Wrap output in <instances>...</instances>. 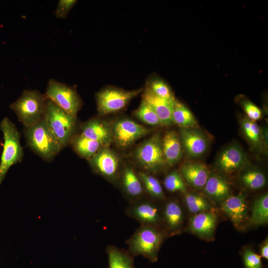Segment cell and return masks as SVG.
Masks as SVG:
<instances>
[{
	"instance_id": "6da1fadb",
	"label": "cell",
	"mask_w": 268,
	"mask_h": 268,
	"mask_svg": "<svg viewBox=\"0 0 268 268\" xmlns=\"http://www.w3.org/2000/svg\"><path fill=\"white\" fill-rule=\"evenodd\" d=\"M28 146L44 160L51 162L63 147L43 119L36 124L24 127Z\"/></svg>"
},
{
	"instance_id": "7a4b0ae2",
	"label": "cell",
	"mask_w": 268,
	"mask_h": 268,
	"mask_svg": "<svg viewBox=\"0 0 268 268\" xmlns=\"http://www.w3.org/2000/svg\"><path fill=\"white\" fill-rule=\"evenodd\" d=\"M164 238L157 226L141 225L127 241L128 253L132 256H142L154 262Z\"/></svg>"
},
{
	"instance_id": "3957f363",
	"label": "cell",
	"mask_w": 268,
	"mask_h": 268,
	"mask_svg": "<svg viewBox=\"0 0 268 268\" xmlns=\"http://www.w3.org/2000/svg\"><path fill=\"white\" fill-rule=\"evenodd\" d=\"M46 100L45 95L37 90H25L9 107L24 127H28L43 119Z\"/></svg>"
},
{
	"instance_id": "277c9868",
	"label": "cell",
	"mask_w": 268,
	"mask_h": 268,
	"mask_svg": "<svg viewBox=\"0 0 268 268\" xmlns=\"http://www.w3.org/2000/svg\"><path fill=\"white\" fill-rule=\"evenodd\" d=\"M43 119L63 148L69 144L77 127L73 117L47 98Z\"/></svg>"
},
{
	"instance_id": "5b68a950",
	"label": "cell",
	"mask_w": 268,
	"mask_h": 268,
	"mask_svg": "<svg viewBox=\"0 0 268 268\" xmlns=\"http://www.w3.org/2000/svg\"><path fill=\"white\" fill-rule=\"evenodd\" d=\"M0 129L4 138L0 162V185L10 167L22 160L23 151L20 142V134L15 125L7 118L1 122Z\"/></svg>"
},
{
	"instance_id": "8992f818",
	"label": "cell",
	"mask_w": 268,
	"mask_h": 268,
	"mask_svg": "<svg viewBox=\"0 0 268 268\" xmlns=\"http://www.w3.org/2000/svg\"><path fill=\"white\" fill-rule=\"evenodd\" d=\"M45 96L67 113L75 117H76L82 105V101L74 87L54 79L49 80Z\"/></svg>"
},
{
	"instance_id": "52a82bcc",
	"label": "cell",
	"mask_w": 268,
	"mask_h": 268,
	"mask_svg": "<svg viewBox=\"0 0 268 268\" xmlns=\"http://www.w3.org/2000/svg\"><path fill=\"white\" fill-rule=\"evenodd\" d=\"M135 158L139 166L148 172H155L162 169L166 163L160 135L156 134L140 144L136 149Z\"/></svg>"
},
{
	"instance_id": "ba28073f",
	"label": "cell",
	"mask_w": 268,
	"mask_h": 268,
	"mask_svg": "<svg viewBox=\"0 0 268 268\" xmlns=\"http://www.w3.org/2000/svg\"><path fill=\"white\" fill-rule=\"evenodd\" d=\"M141 91L142 88L132 91L116 88L103 89L96 96L97 110L102 115L119 111L124 108Z\"/></svg>"
},
{
	"instance_id": "9c48e42d",
	"label": "cell",
	"mask_w": 268,
	"mask_h": 268,
	"mask_svg": "<svg viewBox=\"0 0 268 268\" xmlns=\"http://www.w3.org/2000/svg\"><path fill=\"white\" fill-rule=\"evenodd\" d=\"M111 128L113 140L121 148L131 146L149 132L148 129L129 119L118 120Z\"/></svg>"
},
{
	"instance_id": "30bf717a",
	"label": "cell",
	"mask_w": 268,
	"mask_h": 268,
	"mask_svg": "<svg viewBox=\"0 0 268 268\" xmlns=\"http://www.w3.org/2000/svg\"><path fill=\"white\" fill-rule=\"evenodd\" d=\"M90 165L98 174L110 181L117 179L119 160L116 154L105 146L89 159Z\"/></svg>"
},
{
	"instance_id": "8fae6325",
	"label": "cell",
	"mask_w": 268,
	"mask_h": 268,
	"mask_svg": "<svg viewBox=\"0 0 268 268\" xmlns=\"http://www.w3.org/2000/svg\"><path fill=\"white\" fill-rule=\"evenodd\" d=\"M126 214L141 225L158 227L160 221L159 209L155 204L148 200H139L132 202L126 209Z\"/></svg>"
},
{
	"instance_id": "7c38bea8",
	"label": "cell",
	"mask_w": 268,
	"mask_h": 268,
	"mask_svg": "<svg viewBox=\"0 0 268 268\" xmlns=\"http://www.w3.org/2000/svg\"><path fill=\"white\" fill-rule=\"evenodd\" d=\"M179 137L183 148L190 157L202 155L207 148L206 136L197 128H181Z\"/></svg>"
},
{
	"instance_id": "4fadbf2b",
	"label": "cell",
	"mask_w": 268,
	"mask_h": 268,
	"mask_svg": "<svg viewBox=\"0 0 268 268\" xmlns=\"http://www.w3.org/2000/svg\"><path fill=\"white\" fill-rule=\"evenodd\" d=\"M247 162V157L242 148L235 144L225 147L219 154L216 166L221 172L230 174L242 168Z\"/></svg>"
},
{
	"instance_id": "5bb4252c",
	"label": "cell",
	"mask_w": 268,
	"mask_h": 268,
	"mask_svg": "<svg viewBox=\"0 0 268 268\" xmlns=\"http://www.w3.org/2000/svg\"><path fill=\"white\" fill-rule=\"evenodd\" d=\"M221 208L235 225L241 224L248 218V206L243 193L229 196L222 202Z\"/></svg>"
},
{
	"instance_id": "9a60e30c",
	"label": "cell",
	"mask_w": 268,
	"mask_h": 268,
	"mask_svg": "<svg viewBox=\"0 0 268 268\" xmlns=\"http://www.w3.org/2000/svg\"><path fill=\"white\" fill-rule=\"evenodd\" d=\"M142 100L147 102L154 110L162 125H170L173 123L172 110L174 100L169 101L154 94L147 86L142 94Z\"/></svg>"
},
{
	"instance_id": "2e32d148",
	"label": "cell",
	"mask_w": 268,
	"mask_h": 268,
	"mask_svg": "<svg viewBox=\"0 0 268 268\" xmlns=\"http://www.w3.org/2000/svg\"><path fill=\"white\" fill-rule=\"evenodd\" d=\"M80 134L98 141L105 146L113 140L111 127L97 119H91L82 125Z\"/></svg>"
},
{
	"instance_id": "e0dca14e",
	"label": "cell",
	"mask_w": 268,
	"mask_h": 268,
	"mask_svg": "<svg viewBox=\"0 0 268 268\" xmlns=\"http://www.w3.org/2000/svg\"><path fill=\"white\" fill-rule=\"evenodd\" d=\"M180 175L187 183L193 188H203L209 175L207 166L201 163L190 162L180 169Z\"/></svg>"
},
{
	"instance_id": "ac0fdd59",
	"label": "cell",
	"mask_w": 268,
	"mask_h": 268,
	"mask_svg": "<svg viewBox=\"0 0 268 268\" xmlns=\"http://www.w3.org/2000/svg\"><path fill=\"white\" fill-rule=\"evenodd\" d=\"M162 147L166 164L173 166L181 159L183 147L180 137L175 131L165 133L162 138Z\"/></svg>"
},
{
	"instance_id": "d6986e66",
	"label": "cell",
	"mask_w": 268,
	"mask_h": 268,
	"mask_svg": "<svg viewBox=\"0 0 268 268\" xmlns=\"http://www.w3.org/2000/svg\"><path fill=\"white\" fill-rule=\"evenodd\" d=\"M217 221L216 214L210 211L195 214L190 221L191 230L199 236H211L214 231Z\"/></svg>"
},
{
	"instance_id": "ffe728a7",
	"label": "cell",
	"mask_w": 268,
	"mask_h": 268,
	"mask_svg": "<svg viewBox=\"0 0 268 268\" xmlns=\"http://www.w3.org/2000/svg\"><path fill=\"white\" fill-rule=\"evenodd\" d=\"M203 190L205 195L211 199L222 202L229 196L230 187L225 178L213 173L209 175Z\"/></svg>"
},
{
	"instance_id": "44dd1931",
	"label": "cell",
	"mask_w": 268,
	"mask_h": 268,
	"mask_svg": "<svg viewBox=\"0 0 268 268\" xmlns=\"http://www.w3.org/2000/svg\"><path fill=\"white\" fill-rule=\"evenodd\" d=\"M123 190L132 202L140 200L144 188L138 175L130 167L124 169L122 176Z\"/></svg>"
},
{
	"instance_id": "7402d4cb",
	"label": "cell",
	"mask_w": 268,
	"mask_h": 268,
	"mask_svg": "<svg viewBox=\"0 0 268 268\" xmlns=\"http://www.w3.org/2000/svg\"><path fill=\"white\" fill-rule=\"evenodd\" d=\"M69 143L78 155L88 160L105 146L101 143L85 137L80 134L75 135Z\"/></svg>"
},
{
	"instance_id": "603a6c76",
	"label": "cell",
	"mask_w": 268,
	"mask_h": 268,
	"mask_svg": "<svg viewBox=\"0 0 268 268\" xmlns=\"http://www.w3.org/2000/svg\"><path fill=\"white\" fill-rule=\"evenodd\" d=\"M164 219L169 230L177 232L181 227L183 220V213L181 206L176 201H168L163 210Z\"/></svg>"
},
{
	"instance_id": "cb8c5ba5",
	"label": "cell",
	"mask_w": 268,
	"mask_h": 268,
	"mask_svg": "<svg viewBox=\"0 0 268 268\" xmlns=\"http://www.w3.org/2000/svg\"><path fill=\"white\" fill-rule=\"evenodd\" d=\"M172 120L181 128H198V124L191 111L183 104L174 101L172 110Z\"/></svg>"
},
{
	"instance_id": "d4e9b609",
	"label": "cell",
	"mask_w": 268,
	"mask_h": 268,
	"mask_svg": "<svg viewBox=\"0 0 268 268\" xmlns=\"http://www.w3.org/2000/svg\"><path fill=\"white\" fill-rule=\"evenodd\" d=\"M241 127L244 134L252 146L261 149L264 145L267 146L264 138L263 131L255 122L245 117L242 120Z\"/></svg>"
},
{
	"instance_id": "484cf974",
	"label": "cell",
	"mask_w": 268,
	"mask_h": 268,
	"mask_svg": "<svg viewBox=\"0 0 268 268\" xmlns=\"http://www.w3.org/2000/svg\"><path fill=\"white\" fill-rule=\"evenodd\" d=\"M109 268H134L132 256L114 246L107 247Z\"/></svg>"
},
{
	"instance_id": "4316f807",
	"label": "cell",
	"mask_w": 268,
	"mask_h": 268,
	"mask_svg": "<svg viewBox=\"0 0 268 268\" xmlns=\"http://www.w3.org/2000/svg\"><path fill=\"white\" fill-rule=\"evenodd\" d=\"M268 221V195L266 193L255 201L250 222L253 225H263Z\"/></svg>"
},
{
	"instance_id": "83f0119b",
	"label": "cell",
	"mask_w": 268,
	"mask_h": 268,
	"mask_svg": "<svg viewBox=\"0 0 268 268\" xmlns=\"http://www.w3.org/2000/svg\"><path fill=\"white\" fill-rule=\"evenodd\" d=\"M138 177L143 185L144 189L153 198L164 199L163 188L159 181L154 176L144 172H139Z\"/></svg>"
},
{
	"instance_id": "f1b7e54d",
	"label": "cell",
	"mask_w": 268,
	"mask_h": 268,
	"mask_svg": "<svg viewBox=\"0 0 268 268\" xmlns=\"http://www.w3.org/2000/svg\"><path fill=\"white\" fill-rule=\"evenodd\" d=\"M240 179L248 188L256 190L265 186L266 178L263 172L256 169L248 170L241 174Z\"/></svg>"
},
{
	"instance_id": "f546056e",
	"label": "cell",
	"mask_w": 268,
	"mask_h": 268,
	"mask_svg": "<svg viewBox=\"0 0 268 268\" xmlns=\"http://www.w3.org/2000/svg\"><path fill=\"white\" fill-rule=\"evenodd\" d=\"M185 201L188 210L193 213L209 211L212 208V206L208 201L198 194H186Z\"/></svg>"
},
{
	"instance_id": "4dcf8cb0",
	"label": "cell",
	"mask_w": 268,
	"mask_h": 268,
	"mask_svg": "<svg viewBox=\"0 0 268 268\" xmlns=\"http://www.w3.org/2000/svg\"><path fill=\"white\" fill-rule=\"evenodd\" d=\"M134 115L143 122L151 126L162 125L161 121L153 108L142 99Z\"/></svg>"
},
{
	"instance_id": "1f68e13d",
	"label": "cell",
	"mask_w": 268,
	"mask_h": 268,
	"mask_svg": "<svg viewBox=\"0 0 268 268\" xmlns=\"http://www.w3.org/2000/svg\"><path fill=\"white\" fill-rule=\"evenodd\" d=\"M156 96L169 100L175 99L169 86L162 79L156 77L150 79L146 86Z\"/></svg>"
},
{
	"instance_id": "d6a6232c",
	"label": "cell",
	"mask_w": 268,
	"mask_h": 268,
	"mask_svg": "<svg viewBox=\"0 0 268 268\" xmlns=\"http://www.w3.org/2000/svg\"><path fill=\"white\" fill-rule=\"evenodd\" d=\"M163 183L165 189L170 192H186L187 188L184 180L177 171H173L168 174L165 177Z\"/></svg>"
},
{
	"instance_id": "836d02e7",
	"label": "cell",
	"mask_w": 268,
	"mask_h": 268,
	"mask_svg": "<svg viewBox=\"0 0 268 268\" xmlns=\"http://www.w3.org/2000/svg\"><path fill=\"white\" fill-rule=\"evenodd\" d=\"M246 268H262L261 257L250 249H246L243 255Z\"/></svg>"
},
{
	"instance_id": "e575fe53",
	"label": "cell",
	"mask_w": 268,
	"mask_h": 268,
	"mask_svg": "<svg viewBox=\"0 0 268 268\" xmlns=\"http://www.w3.org/2000/svg\"><path fill=\"white\" fill-rule=\"evenodd\" d=\"M241 105L247 118L250 120L255 122L261 118V110L250 101L247 99L243 100L241 101Z\"/></svg>"
},
{
	"instance_id": "d590c367",
	"label": "cell",
	"mask_w": 268,
	"mask_h": 268,
	"mask_svg": "<svg viewBox=\"0 0 268 268\" xmlns=\"http://www.w3.org/2000/svg\"><path fill=\"white\" fill-rule=\"evenodd\" d=\"M77 2L75 0H60L55 11V16L58 18H66L68 13Z\"/></svg>"
},
{
	"instance_id": "8d00e7d4",
	"label": "cell",
	"mask_w": 268,
	"mask_h": 268,
	"mask_svg": "<svg viewBox=\"0 0 268 268\" xmlns=\"http://www.w3.org/2000/svg\"><path fill=\"white\" fill-rule=\"evenodd\" d=\"M261 257L267 260L268 259V240L265 242L262 246L261 250Z\"/></svg>"
}]
</instances>
